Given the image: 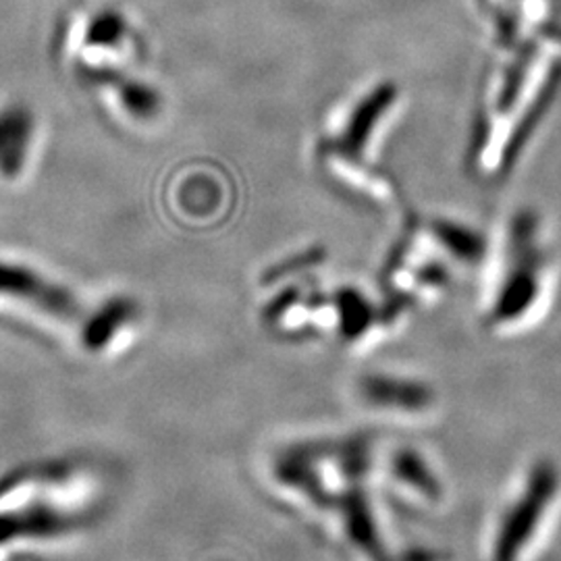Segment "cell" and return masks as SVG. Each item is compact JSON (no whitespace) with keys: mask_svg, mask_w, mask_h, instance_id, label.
Returning a JSON list of instances; mask_svg holds the SVG:
<instances>
[{"mask_svg":"<svg viewBox=\"0 0 561 561\" xmlns=\"http://www.w3.org/2000/svg\"><path fill=\"white\" fill-rule=\"evenodd\" d=\"M85 80L117 90L123 108L136 119H152L161 113V94L138 80H127L121 71L108 67H83Z\"/></svg>","mask_w":561,"mask_h":561,"instance_id":"7a4b0ae2","label":"cell"},{"mask_svg":"<svg viewBox=\"0 0 561 561\" xmlns=\"http://www.w3.org/2000/svg\"><path fill=\"white\" fill-rule=\"evenodd\" d=\"M36 119L30 106L9 104L0 108V175L20 178L30 157Z\"/></svg>","mask_w":561,"mask_h":561,"instance_id":"6da1fadb","label":"cell"},{"mask_svg":"<svg viewBox=\"0 0 561 561\" xmlns=\"http://www.w3.org/2000/svg\"><path fill=\"white\" fill-rule=\"evenodd\" d=\"M0 291L15 294L21 298H32L55 308H62V306L69 308V296H65L60 289L41 279L36 273L15 264L0 262Z\"/></svg>","mask_w":561,"mask_h":561,"instance_id":"3957f363","label":"cell"},{"mask_svg":"<svg viewBox=\"0 0 561 561\" xmlns=\"http://www.w3.org/2000/svg\"><path fill=\"white\" fill-rule=\"evenodd\" d=\"M127 36V21L117 11H102L90 21L85 42L96 48H117Z\"/></svg>","mask_w":561,"mask_h":561,"instance_id":"277c9868","label":"cell"}]
</instances>
